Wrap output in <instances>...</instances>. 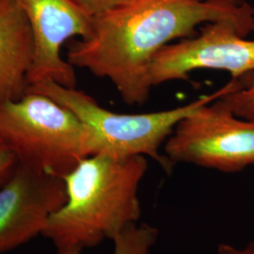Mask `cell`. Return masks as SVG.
Here are the masks:
<instances>
[{
    "label": "cell",
    "instance_id": "obj_1",
    "mask_svg": "<svg viewBox=\"0 0 254 254\" xmlns=\"http://www.w3.org/2000/svg\"><path fill=\"white\" fill-rule=\"evenodd\" d=\"M92 18L90 35L68 45L67 61L109 79L128 105L148 99L155 56L177 39L195 36L196 27L229 22L243 37L254 31L249 3L237 7L207 0H131Z\"/></svg>",
    "mask_w": 254,
    "mask_h": 254
},
{
    "label": "cell",
    "instance_id": "obj_2",
    "mask_svg": "<svg viewBox=\"0 0 254 254\" xmlns=\"http://www.w3.org/2000/svg\"><path fill=\"white\" fill-rule=\"evenodd\" d=\"M148 169L143 155L116 157L93 154L64 176L66 200L50 217L42 236L58 254L113 240L140 218L139 184Z\"/></svg>",
    "mask_w": 254,
    "mask_h": 254
},
{
    "label": "cell",
    "instance_id": "obj_3",
    "mask_svg": "<svg viewBox=\"0 0 254 254\" xmlns=\"http://www.w3.org/2000/svg\"><path fill=\"white\" fill-rule=\"evenodd\" d=\"M0 138L18 163L64 178L92 154V133L72 110L27 91L0 105Z\"/></svg>",
    "mask_w": 254,
    "mask_h": 254
},
{
    "label": "cell",
    "instance_id": "obj_4",
    "mask_svg": "<svg viewBox=\"0 0 254 254\" xmlns=\"http://www.w3.org/2000/svg\"><path fill=\"white\" fill-rule=\"evenodd\" d=\"M238 86L236 78L218 91L179 108L142 114H124L102 108L90 95L76 88H66L52 81L29 85L27 91L45 94L62 104L90 127L92 133V155L108 154L116 157L150 156L167 173L173 163L159 149L173 134L183 119L203 106L217 100Z\"/></svg>",
    "mask_w": 254,
    "mask_h": 254
},
{
    "label": "cell",
    "instance_id": "obj_5",
    "mask_svg": "<svg viewBox=\"0 0 254 254\" xmlns=\"http://www.w3.org/2000/svg\"><path fill=\"white\" fill-rule=\"evenodd\" d=\"M165 153L173 164L241 172L254 167V121L237 117L218 98L182 120L167 139Z\"/></svg>",
    "mask_w": 254,
    "mask_h": 254
},
{
    "label": "cell",
    "instance_id": "obj_6",
    "mask_svg": "<svg viewBox=\"0 0 254 254\" xmlns=\"http://www.w3.org/2000/svg\"><path fill=\"white\" fill-rule=\"evenodd\" d=\"M229 22L204 24L196 36L165 46L150 71L153 87L173 80H188L199 69L226 71L233 78L254 72V41L246 40Z\"/></svg>",
    "mask_w": 254,
    "mask_h": 254
},
{
    "label": "cell",
    "instance_id": "obj_7",
    "mask_svg": "<svg viewBox=\"0 0 254 254\" xmlns=\"http://www.w3.org/2000/svg\"><path fill=\"white\" fill-rule=\"evenodd\" d=\"M34 44L28 86L52 81L66 88L76 87L74 67L62 56L63 46L73 38L89 36L92 17L71 0H17Z\"/></svg>",
    "mask_w": 254,
    "mask_h": 254
},
{
    "label": "cell",
    "instance_id": "obj_8",
    "mask_svg": "<svg viewBox=\"0 0 254 254\" xmlns=\"http://www.w3.org/2000/svg\"><path fill=\"white\" fill-rule=\"evenodd\" d=\"M64 179L18 164L0 187V254L42 235L64 204Z\"/></svg>",
    "mask_w": 254,
    "mask_h": 254
},
{
    "label": "cell",
    "instance_id": "obj_9",
    "mask_svg": "<svg viewBox=\"0 0 254 254\" xmlns=\"http://www.w3.org/2000/svg\"><path fill=\"white\" fill-rule=\"evenodd\" d=\"M33 57L32 34L17 0H0V105L26 93Z\"/></svg>",
    "mask_w": 254,
    "mask_h": 254
},
{
    "label": "cell",
    "instance_id": "obj_10",
    "mask_svg": "<svg viewBox=\"0 0 254 254\" xmlns=\"http://www.w3.org/2000/svg\"><path fill=\"white\" fill-rule=\"evenodd\" d=\"M158 235L159 231L154 226L147 223H132L112 240L113 254H149L157 241Z\"/></svg>",
    "mask_w": 254,
    "mask_h": 254
},
{
    "label": "cell",
    "instance_id": "obj_11",
    "mask_svg": "<svg viewBox=\"0 0 254 254\" xmlns=\"http://www.w3.org/2000/svg\"><path fill=\"white\" fill-rule=\"evenodd\" d=\"M239 80V86L220 99L237 117L254 121V72L245 74Z\"/></svg>",
    "mask_w": 254,
    "mask_h": 254
},
{
    "label": "cell",
    "instance_id": "obj_12",
    "mask_svg": "<svg viewBox=\"0 0 254 254\" xmlns=\"http://www.w3.org/2000/svg\"><path fill=\"white\" fill-rule=\"evenodd\" d=\"M74 5L91 17H96L109 10L123 6L131 0H71Z\"/></svg>",
    "mask_w": 254,
    "mask_h": 254
},
{
    "label": "cell",
    "instance_id": "obj_13",
    "mask_svg": "<svg viewBox=\"0 0 254 254\" xmlns=\"http://www.w3.org/2000/svg\"><path fill=\"white\" fill-rule=\"evenodd\" d=\"M18 164L16 156L0 138V187L12 175Z\"/></svg>",
    "mask_w": 254,
    "mask_h": 254
},
{
    "label": "cell",
    "instance_id": "obj_14",
    "mask_svg": "<svg viewBox=\"0 0 254 254\" xmlns=\"http://www.w3.org/2000/svg\"><path fill=\"white\" fill-rule=\"evenodd\" d=\"M218 254H254V241L250 242L243 249L229 244H220L218 247Z\"/></svg>",
    "mask_w": 254,
    "mask_h": 254
},
{
    "label": "cell",
    "instance_id": "obj_15",
    "mask_svg": "<svg viewBox=\"0 0 254 254\" xmlns=\"http://www.w3.org/2000/svg\"><path fill=\"white\" fill-rule=\"evenodd\" d=\"M207 1H214V2H218V3H223V4H228L232 6H244L248 4L247 0H207Z\"/></svg>",
    "mask_w": 254,
    "mask_h": 254
},
{
    "label": "cell",
    "instance_id": "obj_16",
    "mask_svg": "<svg viewBox=\"0 0 254 254\" xmlns=\"http://www.w3.org/2000/svg\"><path fill=\"white\" fill-rule=\"evenodd\" d=\"M252 11H253V21H254V5H252Z\"/></svg>",
    "mask_w": 254,
    "mask_h": 254
}]
</instances>
